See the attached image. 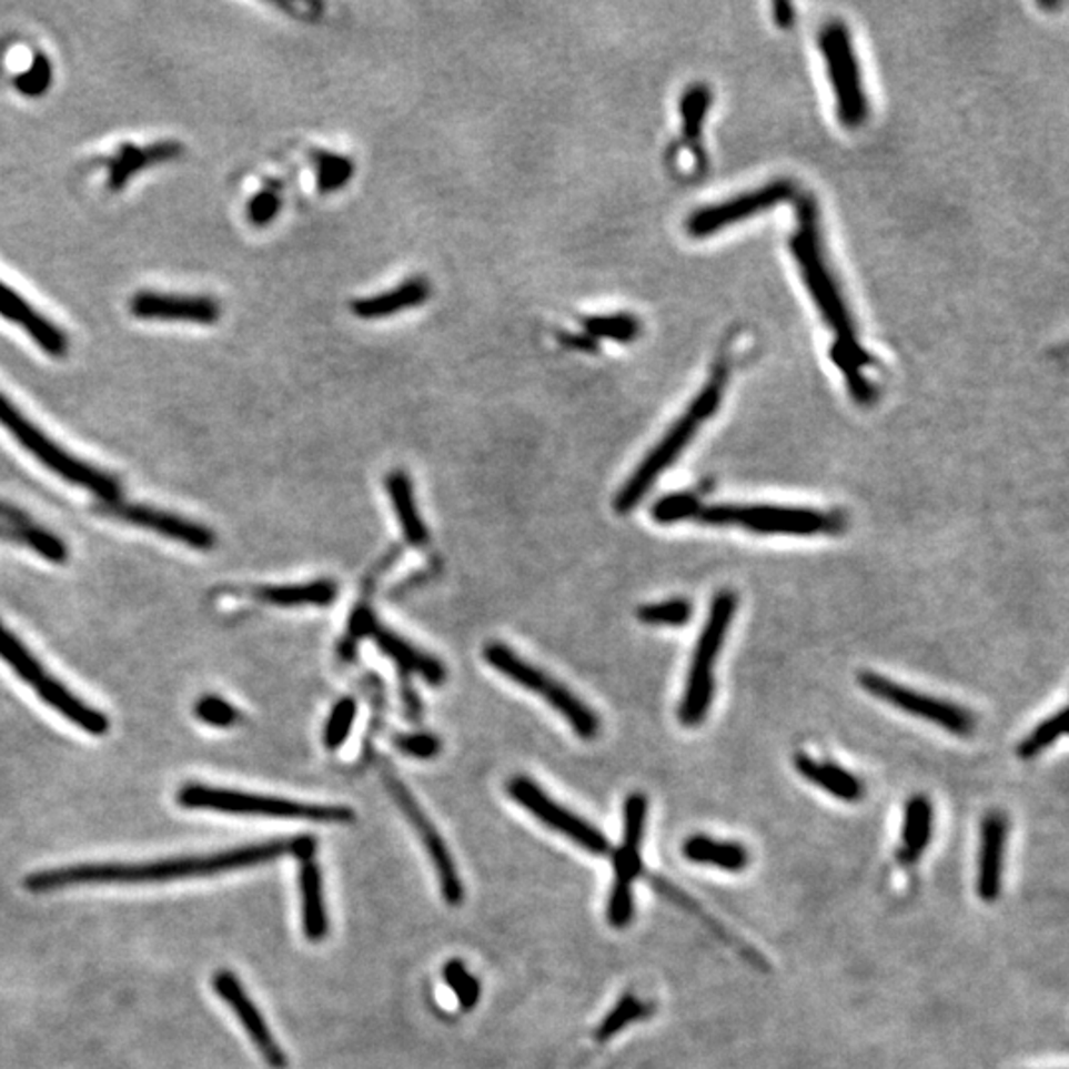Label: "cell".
<instances>
[{"mask_svg": "<svg viewBox=\"0 0 1069 1069\" xmlns=\"http://www.w3.org/2000/svg\"><path fill=\"white\" fill-rule=\"evenodd\" d=\"M293 840L264 841L240 846L234 850L219 851L211 856L194 858L159 859L143 864H80L70 868L38 871L27 878L30 891H52L62 887L83 884H155L173 879L204 878L230 869L250 868L265 864L285 854H292Z\"/></svg>", "mask_w": 1069, "mask_h": 1069, "instance_id": "cell-1", "label": "cell"}, {"mask_svg": "<svg viewBox=\"0 0 1069 1069\" xmlns=\"http://www.w3.org/2000/svg\"><path fill=\"white\" fill-rule=\"evenodd\" d=\"M790 250L816 307L823 313L824 321L836 331L834 343L858 345L850 311L846 307L838 284L824 258L818 209L813 199H803L798 204V224L790 238Z\"/></svg>", "mask_w": 1069, "mask_h": 1069, "instance_id": "cell-2", "label": "cell"}, {"mask_svg": "<svg viewBox=\"0 0 1069 1069\" xmlns=\"http://www.w3.org/2000/svg\"><path fill=\"white\" fill-rule=\"evenodd\" d=\"M723 389H725V373H715L709 379V383L697 393L694 403L689 404L686 414L667 430L666 436L659 440L656 448L644 457L641 466L632 474L631 480L624 484L621 494L616 495L614 507L616 512L631 513L638 503L648 494L649 487L656 484L659 475L666 472L667 467L676 462L679 454L687 448V444L694 440L699 424L709 421L713 414L719 409L723 401Z\"/></svg>", "mask_w": 1069, "mask_h": 1069, "instance_id": "cell-3", "label": "cell"}, {"mask_svg": "<svg viewBox=\"0 0 1069 1069\" xmlns=\"http://www.w3.org/2000/svg\"><path fill=\"white\" fill-rule=\"evenodd\" d=\"M735 611H737V596L732 591H722L713 596L707 621L695 644L686 689L679 704V722L686 727L699 725L712 709L713 695H715L713 666L725 644L727 632L732 628Z\"/></svg>", "mask_w": 1069, "mask_h": 1069, "instance_id": "cell-4", "label": "cell"}, {"mask_svg": "<svg viewBox=\"0 0 1069 1069\" xmlns=\"http://www.w3.org/2000/svg\"><path fill=\"white\" fill-rule=\"evenodd\" d=\"M695 520L712 527L737 525L759 535H798V537L836 533L841 527L840 517H836L834 513L818 512L808 507H785V505L713 503V505H702Z\"/></svg>", "mask_w": 1069, "mask_h": 1069, "instance_id": "cell-5", "label": "cell"}, {"mask_svg": "<svg viewBox=\"0 0 1069 1069\" xmlns=\"http://www.w3.org/2000/svg\"><path fill=\"white\" fill-rule=\"evenodd\" d=\"M177 803L189 810H214V813L246 814V816H270V818H302L315 823H347L353 810L347 806H320L293 803L274 796L248 795L214 786L184 785Z\"/></svg>", "mask_w": 1069, "mask_h": 1069, "instance_id": "cell-6", "label": "cell"}, {"mask_svg": "<svg viewBox=\"0 0 1069 1069\" xmlns=\"http://www.w3.org/2000/svg\"><path fill=\"white\" fill-rule=\"evenodd\" d=\"M0 424L14 436L22 448L28 450L50 472L64 477L65 482L85 487L103 502L118 500L119 484L110 474L90 464H83L78 457L60 448L54 440L48 438L37 424L28 421L27 416L2 393H0Z\"/></svg>", "mask_w": 1069, "mask_h": 1069, "instance_id": "cell-7", "label": "cell"}, {"mask_svg": "<svg viewBox=\"0 0 1069 1069\" xmlns=\"http://www.w3.org/2000/svg\"><path fill=\"white\" fill-rule=\"evenodd\" d=\"M484 656L490 666L503 676L510 677L513 684L539 694L553 709H557L567 719L568 725L581 739H594L598 735L601 722L596 713L581 697H576L568 687L558 684L557 679L547 676L545 672H541L539 667L525 662L510 646H505L502 642H492L485 646Z\"/></svg>", "mask_w": 1069, "mask_h": 1069, "instance_id": "cell-8", "label": "cell"}, {"mask_svg": "<svg viewBox=\"0 0 1069 1069\" xmlns=\"http://www.w3.org/2000/svg\"><path fill=\"white\" fill-rule=\"evenodd\" d=\"M0 658L17 672L20 679H24L28 686L37 692L44 704L62 713L68 722L75 723L83 732L98 737L108 733L110 719L98 709L83 704L82 699H78L68 687L50 676L42 664L30 654V649L2 624H0Z\"/></svg>", "mask_w": 1069, "mask_h": 1069, "instance_id": "cell-9", "label": "cell"}, {"mask_svg": "<svg viewBox=\"0 0 1069 1069\" xmlns=\"http://www.w3.org/2000/svg\"><path fill=\"white\" fill-rule=\"evenodd\" d=\"M820 50L836 95L838 118L848 129L859 128L868 118V98L861 85L850 30L838 20L828 22L820 30Z\"/></svg>", "mask_w": 1069, "mask_h": 1069, "instance_id": "cell-10", "label": "cell"}, {"mask_svg": "<svg viewBox=\"0 0 1069 1069\" xmlns=\"http://www.w3.org/2000/svg\"><path fill=\"white\" fill-rule=\"evenodd\" d=\"M858 682L859 686L864 687L868 694L874 695L879 702L894 705L907 715H914V717H919L924 722L932 723V725H937V727H941L952 735L967 737L977 727V722L970 715L969 709H965L957 704H950L947 699H937L932 695L909 689V687L891 682L889 677L876 674V672H861Z\"/></svg>", "mask_w": 1069, "mask_h": 1069, "instance_id": "cell-11", "label": "cell"}, {"mask_svg": "<svg viewBox=\"0 0 1069 1069\" xmlns=\"http://www.w3.org/2000/svg\"><path fill=\"white\" fill-rule=\"evenodd\" d=\"M507 793L513 800L533 814L537 820L545 824L551 830L558 831L567 836L568 840L575 841L581 848L591 851L594 856H604L611 851V844L606 840L603 831L594 828L591 824L578 818L576 814L568 813L567 808L557 805L551 796L545 795V790L537 783H533L527 777H513L507 783Z\"/></svg>", "mask_w": 1069, "mask_h": 1069, "instance_id": "cell-12", "label": "cell"}, {"mask_svg": "<svg viewBox=\"0 0 1069 1069\" xmlns=\"http://www.w3.org/2000/svg\"><path fill=\"white\" fill-rule=\"evenodd\" d=\"M795 192L790 181H773L757 191L745 192L729 201L712 204L695 211L686 222L687 234L694 238L712 236L719 230L729 229L740 220L757 216L760 212L775 209L778 202L788 201Z\"/></svg>", "mask_w": 1069, "mask_h": 1069, "instance_id": "cell-13", "label": "cell"}, {"mask_svg": "<svg viewBox=\"0 0 1069 1069\" xmlns=\"http://www.w3.org/2000/svg\"><path fill=\"white\" fill-rule=\"evenodd\" d=\"M384 783L389 786V793L393 795L396 805L401 806L404 816L411 820L412 828L421 836V841L424 844L426 851H428L430 859H432V864H434V869H436V874H438L442 896L448 901V905L462 904V899H464L462 879L457 876L456 864H454L452 854H450L448 848H446V844L442 840L438 830L434 828V824L430 823L428 816L424 814L418 803L414 800L411 790H409L399 778L394 777L393 773H386V770H384Z\"/></svg>", "mask_w": 1069, "mask_h": 1069, "instance_id": "cell-14", "label": "cell"}, {"mask_svg": "<svg viewBox=\"0 0 1069 1069\" xmlns=\"http://www.w3.org/2000/svg\"><path fill=\"white\" fill-rule=\"evenodd\" d=\"M95 512L108 515L113 520L138 525L143 530L155 531L159 535H165L169 539L179 541L183 545H189L199 551H209L216 545V537L211 530L204 525L189 522L179 515L169 512H159L147 505H135V503L123 502H101Z\"/></svg>", "mask_w": 1069, "mask_h": 1069, "instance_id": "cell-15", "label": "cell"}, {"mask_svg": "<svg viewBox=\"0 0 1069 1069\" xmlns=\"http://www.w3.org/2000/svg\"><path fill=\"white\" fill-rule=\"evenodd\" d=\"M212 987L219 992V997L234 1010L240 1023L244 1026L250 1040L254 1042L258 1051L264 1056V1060L275 1069H284L288 1063L284 1050L275 1040L270 1026L265 1023L264 1016L260 1015L252 998L248 997L246 990L240 985L236 975L230 970H220L212 978Z\"/></svg>", "mask_w": 1069, "mask_h": 1069, "instance_id": "cell-16", "label": "cell"}, {"mask_svg": "<svg viewBox=\"0 0 1069 1069\" xmlns=\"http://www.w3.org/2000/svg\"><path fill=\"white\" fill-rule=\"evenodd\" d=\"M129 310L138 320L179 321L194 325H214L220 320V305L209 295L141 292L131 297Z\"/></svg>", "mask_w": 1069, "mask_h": 1069, "instance_id": "cell-17", "label": "cell"}, {"mask_svg": "<svg viewBox=\"0 0 1069 1069\" xmlns=\"http://www.w3.org/2000/svg\"><path fill=\"white\" fill-rule=\"evenodd\" d=\"M1008 824L1000 813L988 814L980 828V859H978V896L992 904L1000 896L1002 859H1005Z\"/></svg>", "mask_w": 1069, "mask_h": 1069, "instance_id": "cell-18", "label": "cell"}, {"mask_svg": "<svg viewBox=\"0 0 1069 1069\" xmlns=\"http://www.w3.org/2000/svg\"><path fill=\"white\" fill-rule=\"evenodd\" d=\"M0 315L17 323L27 331L30 339L47 351L48 355L64 356L68 353V339L64 333L44 320L32 305H28L19 293L0 282Z\"/></svg>", "mask_w": 1069, "mask_h": 1069, "instance_id": "cell-19", "label": "cell"}, {"mask_svg": "<svg viewBox=\"0 0 1069 1069\" xmlns=\"http://www.w3.org/2000/svg\"><path fill=\"white\" fill-rule=\"evenodd\" d=\"M366 636H371L376 642V646L383 649L389 658H393L399 666L406 672H411V674H418L432 686H440L446 679V669H444L440 659L432 658L426 652L412 646L411 642L404 641L399 634L384 628L379 622L375 621Z\"/></svg>", "mask_w": 1069, "mask_h": 1069, "instance_id": "cell-20", "label": "cell"}, {"mask_svg": "<svg viewBox=\"0 0 1069 1069\" xmlns=\"http://www.w3.org/2000/svg\"><path fill=\"white\" fill-rule=\"evenodd\" d=\"M430 297V282L426 278H411L391 292L379 293L371 297L356 300L351 310L361 320H383L394 313L418 307Z\"/></svg>", "mask_w": 1069, "mask_h": 1069, "instance_id": "cell-21", "label": "cell"}, {"mask_svg": "<svg viewBox=\"0 0 1069 1069\" xmlns=\"http://www.w3.org/2000/svg\"><path fill=\"white\" fill-rule=\"evenodd\" d=\"M793 765L800 777L813 785L820 786L838 800L858 803L864 796V786L856 775H851L850 770L838 767L834 763H820L806 753H796Z\"/></svg>", "mask_w": 1069, "mask_h": 1069, "instance_id": "cell-22", "label": "cell"}, {"mask_svg": "<svg viewBox=\"0 0 1069 1069\" xmlns=\"http://www.w3.org/2000/svg\"><path fill=\"white\" fill-rule=\"evenodd\" d=\"M300 896H302L303 932L307 941L325 939L330 931V919L323 899V881L320 866L313 858L300 859Z\"/></svg>", "mask_w": 1069, "mask_h": 1069, "instance_id": "cell-23", "label": "cell"}, {"mask_svg": "<svg viewBox=\"0 0 1069 1069\" xmlns=\"http://www.w3.org/2000/svg\"><path fill=\"white\" fill-rule=\"evenodd\" d=\"M183 151V145H179L174 141H161L155 145L147 147L125 145L110 161V181H108V184L113 191H119L133 174L143 171V169H149V167L173 161Z\"/></svg>", "mask_w": 1069, "mask_h": 1069, "instance_id": "cell-24", "label": "cell"}, {"mask_svg": "<svg viewBox=\"0 0 1069 1069\" xmlns=\"http://www.w3.org/2000/svg\"><path fill=\"white\" fill-rule=\"evenodd\" d=\"M386 492L391 495L394 513L399 525L403 530L404 539L411 543L412 547H426L428 545V530L422 522L421 513L414 502V490H412L411 477L406 472L394 470L384 480Z\"/></svg>", "mask_w": 1069, "mask_h": 1069, "instance_id": "cell-25", "label": "cell"}, {"mask_svg": "<svg viewBox=\"0 0 1069 1069\" xmlns=\"http://www.w3.org/2000/svg\"><path fill=\"white\" fill-rule=\"evenodd\" d=\"M649 881H652V886L656 887L659 894H662V896H666L669 901H674V904L679 905V907H684L687 914H694L695 917H699V921H702V924H704L709 931L715 932V935H717L719 939H723V941L727 942L732 949L737 950L740 957L747 960L749 965H753L755 969L765 970V972L770 969V967L767 965V960H765V957H763L760 952H757V950L753 949V947H749L747 942L737 939V937H735L732 931H727L722 924H717V921L713 919L712 915L707 914V911H704V909H702L699 905L695 904L692 897H687L682 889H677L676 886H672L669 881H666V879L662 878H649Z\"/></svg>", "mask_w": 1069, "mask_h": 1069, "instance_id": "cell-26", "label": "cell"}, {"mask_svg": "<svg viewBox=\"0 0 1069 1069\" xmlns=\"http://www.w3.org/2000/svg\"><path fill=\"white\" fill-rule=\"evenodd\" d=\"M684 856L694 864L702 866H713V868L725 869V871H743L749 866V851L745 850L740 844L735 841H717L715 838L695 834L687 838L682 846Z\"/></svg>", "mask_w": 1069, "mask_h": 1069, "instance_id": "cell-27", "label": "cell"}, {"mask_svg": "<svg viewBox=\"0 0 1069 1069\" xmlns=\"http://www.w3.org/2000/svg\"><path fill=\"white\" fill-rule=\"evenodd\" d=\"M932 834V806L929 798L917 795L905 806L904 830H901V859L915 864L925 848L929 846Z\"/></svg>", "mask_w": 1069, "mask_h": 1069, "instance_id": "cell-28", "label": "cell"}, {"mask_svg": "<svg viewBox=\"0 0 1069 1069\" xmlns=\"http://www.w3.org/2000/svg\"><path fill=\"white\" fill-rule=\"evenodd\" d=\"M337 583L320 578L305 585L265 586L258 591V598L274 606H330L337 598Z\"/></svg>", "mask_w": 1069, "mask_h": 1069, "instance_id": "cell-29", "label": "cell"}, {"mask_svg": "<svg viewBox=\"0 0 1069 1069\" xmlns=\"http://www.w3.org/2000/svg\"><path fill=\"white\" fill-rule=\"evenodd\" d=\"M709 105H712L709 88H705L702 83H695L692 88H687L684 98H682V103H679L684 139H686L687 145L694 147L699 143Z\"/></svg>", "mask_w": 1069, "mask_h": 1069, "instance_id": "cell-30", "label": "cell"}, {"mask_svg": "<svg viewBox=\"0 0 1069 1069\" xmlns=\"http://www.w3.org/2000/svg\"><path fill=\"white\" fill-rule=\"evenodd\" d=\"M583 327L588 337L594 341L611 339L616 343H632L641 335V321L631 313H614V315H593L583 321Z\"/></svg>", "mask_w": 1069, "mask_h": 1069, "instance_id": "cell-31", "label": "cell"}, {"mask_svg": "<svg viewBox=\"0 0 1069 1069\" xmlns=\"http://www.w3.org/2000/svg\"><path fill=\"white\" fill-rule=\"evenodd\" d=\"M1066 732H1068V707H1061L1060 712H1056L1053 715H1050L1048 719H1043V722L1018 745L1016 753H1018L1020 759H1033V757H1038V755L1048 749V747H1051Z\"/></svg>", "mask_w": 1069, "mask_h": 1069, "instance_id": "cell-32", "label": "cell"}, {"mask_svg": "<svg viewBox=\"0 0 1069 1069\" xmlns=\"http://www.w3.org/2000/svg\"><path fill=\"white\" fill-rule=\"evenodd\" d=\"M315 169H317V189L323 194L343 189L355 173L353 161L347 155H339L333 151L315 153Z\"/></svg>", "mask_w": 1069, "mask_h": 1069, "instance_id": "cell-33", "label": "cell"}, {"mask_svg": "<svg viewBox=\"0 0 1069 1069\" xmlns=\"http://www.w3.org/2000/svg\"><path fill=\"white\" fill-rule=\"evenodd\" d=\"M648 820V798L642 793H632L624 800V828H622V848L641 851L646 834Z\"/></svg>", "mask_w": 1069, "mask_h": 1069, "instance_id": "cell-34", "label": "cell"}, {"mask_svg": "<svg viewBox=\"0 0 1069 1069\" xmlns=\"http://www.w3.org/2000/svg\"><path fill=\"white\" fill-rule=\"evenodd\" d=\"M648 1012V1006L641 1002L634 995H624V997L618 1000V1005L614 1006L613 1010H611L603 1022H601V1026L596 1028V1040H598V1042H608L616 1033L622 1032L626 1026H631L632 1022L641 1020V1018H644Z\"/></svg>", "mask_w": 1069, "mask_h": 1069, "instance_id": "cell-35", "label": "cell"}, {"mask_svg": "<svg viewBox=\"0 0 1069 1069\" xmlns=\"http://www.w3.org/2000/svg\"><path fill=\"white\" fill-rule=\"evenodd\" d=\"M694 616V606L686 598H672L664 603L646 604L638 608V621L648 626H686Z\"/></svg>", "mask_w": 1069, "mask_h": 1069, "instance_id": "cell-36", "label": "cell"}, {"mask_svg": "<svg viewBox=\"0 0 1069 1069\" xmlns=\"http://www.w3.org/2000/svg\"><path fill=\"white\" fill-rule=\"evenodd\" d=\"M9 535L12 539L20 541L32 551H37L38 555L48 558L50 563H64L68 558V547L62 543V539H58L50 531L42 530V527H34L30 523H24V525H20L19 530L10 531Z\"/></svg>", "mask_w": 1069, "mask_h": 1069, "instance_id": "cell-37", "label": "cell"}, {"mask_svg": "<svg viewBox=\"0 0 1069 1069\" xmlns=\"http://www.w3.org/2000/svg\"><path fill=\"white\" fill-rule=\"evenodd\" d=\"M699 510H702L699 497L689 494V492H682V494L664 495L662 500L654 503L652 517H654V522L662 523V525H672V523L695 520Z\"/></svg>", "mask_w": 1069, "mask_h": 1069, "instance_id": "cell-38", "label": "cell"}, {"mask_svg": "<svg viewBox=\"0 0 1069 1069\" xmlns=\"http://www.w3.org/2000/svg\"><path fill=\"white\" fill-rule=\"evenodd\" d=\"M442 975H444L446 985L454 990L460 1006H462L464 1010H472V1008L477 1005L480 992H482L477 978L464 967L462 960L456 959L448 960V962L444 965Z\"/></svg>", "mask_w": 1069, "mask_h": 1069, "instance_id": "cell-39", "label": "cell"}, {"mask_svg": "<svg viewBox=\"0 0 1069 1069\" xmlns=\"http://www.w3.org/2000/svg\"><path fill=\"white\" fill-rule=\"evenodd\" d=\"M356 717V702L351 697H345L335 704L331 709L330 719L323 732V743L330 750L341 749V745L347 740L349 733L353 729Z\"/></svg>", "mask_w": 1069, "mask_h": 1069, "instance_id": "cell-40", "label": "cell"}, {"mask_svg": "<svg viewBox=\"0 0 1069 1069\" xmlns=\"http://www.w3.org/2000/svg\"><path fill=\"white\" fill-rule=\"evenodd\" d=\"M634 878L626 874H614L613 894L608 901V924L616 929L628 927L634 915V896H632Z\"/></svg>", "mask_w": 1069, "mask_h": 1069, "instance_id": "cell-41", "label": "cell"}, {"mask_svg": "<svg viewBox=\"0 0 1069 1069\" xmlns=\"http://www.w3.org/2000/svg\"><path fill=\"white\" fill-rule=\"evenodd\" d=\"M194 715L201 719L202 723L211 725V727H219V729H226V727H232L236 725L238 719H240V712H238L234 705L224 702L219 695H204L201 697L196 705H194Z\"/></svg>", "mask_w": 1069, "mask_h": 1069, "instance_id": "cell-42", "label": "cell"}, {"mask_svg": "<svg viewBox=\"0 0 1069 1069\" xmlns=\"http://www.w3.org/2000/svg\"><path fill=\"white\" fill-rule=\"evenodd\" d=\"M50 82H52V65L48 62L47 56L37 54L32 65L27 72L20 73L14 83L20 93H24L28 98H37L40 93L47 92Z\"/></svg>", "mask_w": 1069, "mask_h": 1069, "instance_id": "cell-43", "label": "cell"}, {"mask_svg": "<svg viewBox=\"0 0 1069 1069\" xmlns=\"http://www.w3.org/2000/svg\"><path fill=\"white\" fill-rule=\"evenodd\" d=\"M282 196L278 189H262L248 204V220L254 226H265L280 214Z\"/></svg>", "mask_w": 1069, "mask_h": 1069, "instance_id": "cell-44", "label": "cell"}, {"mask_svg": "<svg viewBox=\"0 0 1069 1069\" xmlns=\"http://www.w3.org/2000/svg\"><path fill=\"white\" fill-rule=\"evenodd\" d=\"M394 747L414 759H434L440 753V739L430 733H409L394 737Z\"/></svg>", "mask_w": 1069, "mask_h": 1069, "instance_id": "cell-45", "label": "cell"}, {"mask_svg": "<svg viewBox=\"0 0 1069 1069\" xmlns=\"http://www.w3.org/2000/svg\"><path fill=\"white\" fill-rule=\"evenodd\" d=\"M561 341H563L568 349H575V351H586V353H596V351H598V341L588 337L586 333H563Z\"/></svg>", "mask_w": 1069, "mask_h": 1069, "instance_id": "cell-46", "label": "cell"}, {"mask_svg": "<svg viewBox=\"0 0 1069 1069\" xmlns=\"http://www.w3.org/2000/svg\"><path fill=\"white\" fill-rule=\"evenodd\" d=\"M773 10H775V20H777L778 27L786 28L793 24V20H795V12H793V7H790V4H786V2H777V4L773 7Z\"/></svg>", "mask_w": 1069, "mask_h": 1069, "instance_id": "cell-47", "label": "cell"}]
</instances>
